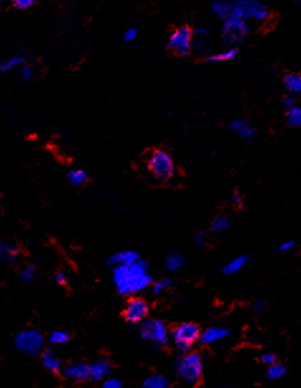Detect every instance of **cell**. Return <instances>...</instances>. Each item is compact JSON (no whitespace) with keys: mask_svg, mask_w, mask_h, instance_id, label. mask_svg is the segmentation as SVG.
Instances as JSON below:
<instances>
[{"mask_svg":"<svg viewBox=\"0 0 301 388\" xmlns=\"http://www.w3.org/2000/svg\"><path fill=\"white\" fill-rule=\"evenodd\" d=\"M113 284L122 296H136L148 288L153 282L148 263L138 260L131 265L113 267Z\"/></svg>","mask_w":301,"mask_h":388,"instance_id":"6da1fadb","label":"cell"},{"mask_svg":"<svg viewBox=\"0 0 301 388\" xmlns=\"http://www.w3.org/2000/svg\"><path fill=\"white\" fill-rule=\"evenodd\" d=\"M204 359L200 353L186 352L180 355L175 364L177 377L189 384L198 383L204 374Z\"/></svg>","mask_w":301,"mask_h":388,"instance_id":"7a4b0ae2","label":"cell"},{"mask_svg":"<svg viewBox=\"0 0 301 388\" xmlns=\"http://www.w3.org/2000/svg\"><path fill=\"white\" fill-rule=\"evenodd\" d=\"M139 336L144 341L155 344V346L163 347L170 341V330L167 325L160 319H148L146 317L138 324Z\"/></svg>","mask_w":301,"mask_h":388,"instance_id":"3957f363","label":"cell"},{"mask_svg":"<svg viewBox=\"0 0 301 388\" xmlns=\"http://www.w3.org/2000/svg\"><path fill=\"white\" fill-rule=\"evenodd\" d=\"M149 172L157 181L166 182L172 179L175 175L174 158L168 152L163 149H157L149 156L147 161Z\"/></svg>","mask_w":301,"mask_h":388,"instance_id":"277c9868","label":"cell"},{"mask_svg":"<svg viewBox=\"0 0 301 388\" xmlns=\"http://www.w3.org/2000/svg\"><path fill=\"white\" fill-rule=\"evenodd\" d=\"M200 331L199 325L193 322H181L172 329L170 336L177 349L181 353H186L192 350L193 346L199 341Z\"/></svg>","mask_w":301,"mask_h":388,"instance_id":"5b68a950","label":"cell"},{"mask_svg":"<svg viewBox=\"0 0 301 388\" xmlns=\"http://www.w3.org/2000/svg\"><path fill=\"white\" fill-rule=\"evenodd\" d=\"M268 17L267 8L263 7L258 0H235L233 5L232 18H238L244 21L256 19L265 20Z\"/></svg>","mask_w":301,"mask_h":388,"instance_id":"8992f818","label":"cell"},{"mask_svg":"<svg viewBox=\"0 0 301 388\" xmlns=\"http://www.w3.org/2000/svg\"><path fill=\"white\" fill-rule=\"evenodd\" d=\"M45 346V338L42 333L36 329L20 331L14 340V347L17 350L27 355H37L42 352Z\"/></svg>","mask_w":301,"mask_h":388,"instance_id":"52a82bcc","label":"cell"},{"mask_svg":"<svg viewBox=\"0 0 301 388\" xmlns=\"http://www.w3.org/2000/svg\"><path fill=\"white\" fill-rule=\"evenodd\" d=\"M193 34L190 27L181 26L175 29L168 38L167 47L179 56H189L191 53Z\"/></svg>","mask_w":301,"mask_h":388,"instance_id":"ba28073f","label":"cell"},{"mask_svg":"<svg viewBox=\"0 0 301 388\" xmlns=\"http://www.w3.org/2000/svg\"><path fill=\"white\" fill-rule=\"evenodd\" d=\"M247 33H248V26L246 21L238 18H229L224 20V26L222 28L223 43L227 46L241 45Z\"/></svg>","mask_w":301,"mask_h":388,"instance_id":"9c48e42d","label":"cell"},{"mask_svg":"<svg viewBox=\"0 0 301 388\" xmlns=\"http://www.w3.org/2000/svg\"><path fill=\"white\" fill-rule=\"evenodd\" d=\"M148 303L141 297H134V296H132V298L128 301L124 309V319L127 320V322L133 325H138L142 320L148 317Z\"/></svg>","mask_w":301,"mask_h":388,"instance_id":"30bf717a","label":"cell"},{"mask_svg":"<svg viewBox=\"0 0 301 388\" xmlns=\"http://www.w3.org/2000/svg\"><path fill=\"white\" fill-rule=\"evenodd\" d=\"M62 374L67 379L75 382H85L89 379V364L84 362H70L62 368Z\"/></svg>","mask_w":301,"mask_h":388,"instance_id":"8fae6325","label":"cell"},{"mask_svg":"<svg viewBox=\"0 0 301 388\" xmlns=\"http://www.w3.org/2000/svg\"><path fill=\"white\" fill-rule=\"evenodd\" d=\"M230 329L228 328H220V327H210L205 330L200 331V336H199V343L205 344H214L217 341L223 340V339L228 338L230 335Z\"/></svg>","mask_w":301,"mask_h":388,"instance_id":"7c38bea8","label":"cell"},{"mask_svg":"<svg viewBox=\"0 0 301 388\" xmlns=\"http://www.w3.org/2000/svg\"><path fill=\"white\" fill-rule=\"evenodd\" d=\"M112 372V365L106 358H100L89 365V379L93 382H101Z\"/></svg>","mask_w":301,"mask_h":388,"instance_id":"4fadbf2b","label":"cell"},{"mask_svg":"<svg viewBox=\"0 0 301 388\" xmlns=\"http://www.w3.org/2000/svg\"><path fill=\"white\" fill-rule=\"evenodd\" d=\"M138 260H141V255L137 250L133 249H127V250H122V252H117L115 254L110 255L107 258L106 263L110 267H115V266H120V265H131V263L137 262Z\"/></svg>","mask_w":301,"mask_h":388,"instance_id":"5bb4252c","label":"cell"},{"mask_svg":"<svg viewBox=\"0 0 301 388\" xmlns=\"http://www.w3.org/2000/svg\"><path fill=\"white\" fill-rule=\"evenodd\" d=\"M19 255L20 249L18 245L0 241V261L8 263V265H12V263L18 262Z\"/></svg>","mask_w":301,"mask_h":388,"instance_id":"9a60e30c","label":"cell"},{"mask_svg":"<svg viewBox=\"0 0 301 388\" xmlns=\"http://www.w3.org/2000/svg\"><path fill=\"white\" fill-rule=\"evenodd\" d=\"M230 129L234 132L236 136L247 139V141L253 139L254 136H256V129L253 128V125L244 119H236L230 123Z\"/></svg>","mask_w":301,"mask_h":388,"instance_id":"2e32d148","label":"cell"},{"mask_svg":"<svg viewBox=\"0 0 301 388\" xmlns=\"http://www.w3.org/2000/svg\"><path fill=\"white\" fill-rule=\"evenodd\" d=\"M235 0H213V12L218 18L227 20L232 18Z\"/></svg>","mask_w":301,"mask_h":388,"instance_id":"e0dca14e","label":"cell"},{"mask_svg":"<svg viewBox=\"0 0 301 388\" xmlns=\"http://www.w3.org/2000/svg\"><path fill=\"white\" fill-rule=\"evenodd\" d=\"M249 261V255L243 254V255H238V257L233 258L230 260L229 262L227 263L224 267L222 268V273L225 274V276H233V274L238 273L244 266L248 263Z\"/></svg>","mask_w":301,"mask_h":388,"instance_id":"ac0fdd59","label":"cell"},{"mask_svg":"<svg viewBox=\"0 0 301 388\" xmlns=\"http://www.w3.org/2000/svg\"><path fill=\"white\" fill-rule=\"evenodd\" d=\"M42 364L43 367L51 372L61 371V360L55 354L52 349H45L42 352Z\"/></svg>","mask_w":301,"mask_h":388,"instance_id":"d6986e66","label":"cell"},{"mask_svg":"<svg viewBox=\"0 0 301 388\" xmlns=\"http://www.w3.org/2000/svg\"><path fill=\"white\" fill-rule=\"evenodd\" d=\"M144 388H167L170 387V381L166 376L158 373H153L147 377L142 383Z\"/></svg>","mask_w":301,"mask_h":388,"instance_id":"ffe728a7","label":"cell"},{"mask_svg":"<svg viewBox=\"0 0 301 388\" xmlns=\"http://www.w3.org/2000/svg\"><path fill=\"white\" fill-rule=\"evenodd\" d=\"M89 179H90V176L85 169L74 168L67 172V181L70 182V185L76 186V187L85 185L89 181Z\"/></svg>","mask_w":301,"mask_h":388,"instance_id":"44dd1931","label":"cell"},{"mask_svg":"<svg viewBox=\"0 0 301 388\" xmlns=\"http://www.w3.org/2000/svg\"><path fill=\"white\" fill-rule=\"evenodd\" d=\"M267 371H266V377L271 381H278V379L284 378L287 373L286 365L281 364V363L275 362L273 364L267 365Z\"/></svg>","mask_w":301,"mask_h":388,"instance_id":"7402d4cb","label":"cell"},{"mask_svg":"<svg viewBox=\"0 0 301 388\" xmlns=\"http://www.w3.org/2000/svg\"><path fill=\"white\" fill-rule=\"evenodd\" d=\"M284 86L289 93L300 94L301 93V76L299 74H289L285 76Z\"/></svg>","mask_w":301,"mask_h":388,"instance_id":"603a6c76","label":"cell"},{"mask_svg":"<svg viewBox=\"0 0 301 388\" xmlns=\"http://www.w3.org/2000/svg\"><path fill=\"white\" fill-rule=\"evenodd\" d=\"M185 266V258L182 257L181 254L179 253H171L166 257L165 260V267L168 269V271L175 272L177 269L182 268Z\"/></svg>","mask_w":301,"mask_h":388,"instance_id":"cb8c5ba5","label":"cell"},{"mask_svg":"<svg viewBox=\"0 0 301 388\" xmlns=\"http://www.w3.org/2000/svg\"><path fill=\"white\" fill-rule=\"evenodd\" d=\"M236 53H238V48L232 47L229 48V50L224 51V52L217 53V55H209L208 58H206V62H208V63H215V62L233 60L236 56Z\"/></svg>","mask_w":301,"mask_h":388,"instance_id":"d4e9b609","label":"cell"},{"mask_svg":"<svg viewBox=\"0 0 301 388\" xmlns=\"http://www.w3.org/2000/svg\"><path fill=\"white\" fill-rule=\"evenodd\" d=\"M230 228V219L225 215H219L214 218L210 223V230L213 233H223Z\"/></svg>","mask_w":301,"mask_h":388,"instance_id":"484cf974","label":"cell"},{"mask_svg":"<svg viewBox=\"0 0 301 388\" xmlns=\"http://www.w3.org/2000/svg\"><path fill=\"white\" fill-rule=\"evenodd\" d=\"M286 123L292 128H299L301 125V109L296 105L290 107L286 114Z\"/></svg>","mask_w":301,"mask_h":388,"instance_id":"4316f807","label":"cell"},{"mask_svg":"<svg viewBox=\"0 0 301 388\" xmlns=\"http://www.w3.org/2000/svg\"><path fill=\"white\" fill-rule=\"evenodd\" d=\"M172 286V279L168 278V277H165V278H161L158 281H156L155 284L152 282L150 285V290H152L153 295H161L165 291H167L168 288Z\"/></svg>","mask_w":301,"mask_h":388,"instance_id":"83f0119b","label":"cell"},{"mask_svg":"<svg viewBox=\"0 0 301 388\" xmlns=\"http://www.w3.org/2000/svg\"><path fill=\"white\" fill-rule=\"evenodd\" d=\"M70 339H71V336H70L69 333L62 330H57L51 334L50 338H48V341H50L51 344H53V346H62V344L69 343Z\"/></svg>","mask_w":301,"mask_h":388,"instance_id":"f1b7e54d","label":"cell"},{"mask_svg":"<svg viewBox=\"0 0 301 388\" xmlns=\"http://www.w3.org/2000/svg\"><path fill=\"white\" fill-rule=\"evenodd\" d=\"M22 63H23V58L19 57V56H13V57L8 58V60H5L2 64H0V71L8 72L12 69H14V67L19 66V64Z\"/></svg>","mask_w":301,"mask_h":388,"instance_id":"f546056e","label":"cell"},{"mask_svg":"<svg viewBox=\"0 0 301 388\" xmlns=\"http://www.w3.org/2000/svg\"><path fill=\"white\" fill-rule=\"evenodd\" d=\"M34 276H36V267L33 265H28L22 269L20 279L23 282H26V284L31 282L34 278Z\"/></svg>","mask_w":301,"mask_h":388,"instance_id":"4dcf8cb0","label":"cell"},{"mask_svg":"<svg viewBox=\"0 0 301 388\" xmlns=\"http://www.w3.org/2000/svg\"><path fill=\"white\" fill-rule=\"evenodd\" d=\"M103 387L104 388H122L123 387V381H120L119 378H115V377H106L105 379H103Z\"/></svg>","mask_w":301,"mask_h":388,"instance_id":"1f68e13d","label":"cell"},{"mask_svg":"<svg viewBox=\"0 0 301 388\" xmlns=\"http://www.w3.org/2000/svg\"><path fill=\"white\" fill-rule=\"evenodd\" d=\"M267 301L263 300V298H258V300H254L253 303H252V311L254 312V314L260 315L262 314L263 311H265L266 309H267Z\"/></svg>","mask_w":301,"mask_h":388,"instance_id":"d6a6232c","label":"cell"},{"mask_svg":"<svg viewBox=\"0 0 301 388\" xmlns=\"http://www.w3.org/2000/svg\"><path fill=\"white\" fill-rule=\"evenodd\" d=\"M34 3H36V0H13V4L20 10L29 9V8L33 7Z\"/></svg>","mask_w":301,"mask_h":388,"instance_id":"836d02e7","label":"cell"},{"mask_svg":"<svg viewBox=\"0 0 301 388\" xmlns=\"http://www.w3.org/2000/svg\"><path fill=\"white\" fill-rule=\"evenodd\" d=\"M20 77L23 80H31L32 77H33V70H32L31 66H28V64H24V66L20 67Z\"/></svg>","mask_w":301,"mask_h":388,"instance_id":"e575fe53","label":"cell"},{"mask_svg":"<svg viewBox=\"0 0 301 388\" xmlns=\"http://www.w3.org/2000/svg\"><path fill=\"white\" fill-rule=\"evenodd\" d=\"M206 243V233L205 231H198V233L193 235V244L198 245V247H204Z\"/></svg>","mask_w":301,"mask_h":388,"instance_id":"d590c367","label":"cell"},{"mask_svg":"<svg viewBox=\"0 0 301 388\" xmlns=\"http://www.w3.org/2000/svg\"><path fill=\"white\" fill-rule=\"evenodd\" d=\"M275 362H277V357L272 353H266V354L261 355V363L265 365H270L273 364Z\"/></svg>","mask_w":301,"mask_h":388,"instance_id":"8d00e7d4","label":"cell"},{"mask_svg":"<svg viewBox=\"0 0 301 388\" xmlns=\"http://www.w3.org/2000/svg\"><path fill=\"white\" fill-rule=\"evenodd\" d=\"M137 34H138V32H137L136 28H128L123 34V38H124L125 42H133L137 38Z\"/></svg>","mask_w":301,"mask_h":388,"instance_id":"74e56055","label":"cell"},{"mask_svg":"<svg viewBox=\"0 0 301 388\" xmlns=\"http://www.w3.org/2000/svg\"><path fill=\"white\" fill-rule=\"evenodd\" d=\"M295 245H296V242L295 241H287V242H284V243L280 245L278 249H280V252H290Z\"/></svg>","mask_w":301,"mask_h":388,"instance_id":"f35d334b","label":"cell"},{"mask_svg":"<svg viewBox=\"0 0 301 388\" xmlns=\"http://www.w3.org/2000/svg\"><path fill=\"white\" fill-rule=\"evenodd\" d=\"M282 104H284L285 107H287V109H290V107H292L294 105H296V101H295V98L294 96H285L284 99H282Z\"/></svg>","mask_w":301,"mask_h":388,"instance_id":"ab89813d","label":"cell"},{"mask_svg":"<svg viewBox=\"0 0 301 388\" xmlns=\"http://www.w3.org/2000/svg\"><path fill=\"white\" fill-rule=\"evenodd\" d=\"M55 281L57 282L58 285H64L67 282V277L64 274V272H57L55 274Z\"/></svg>","mask_w":301,"mask_h":388,"instance_id":"60d3db41","label":"cell"},{"mask_svg":"<svg viewBox=\"0 0 301 388\" xmlns=\"http://www.w3.org/2000/svg\"><path fill=\"white\" fill-rule=\"evenodd\" d=\"M230 201H232L233 204L242 203V195L239 192H233L232 196H230Z\"/></svg>","mask_w":301,"mask_h":388,"instance_id":"b9f144b4","label":"cell"},{"mask_svg":"<svg viewBox=\"0 0 301 388\" xmlns=\"http://www.w3.org/2000/svg\"><path fill=\"white\" fill-rule=\"evenodd\" d=\"M296 2H297V3H300V2H301V0H296Z\"/></svg>","mask_w":301,"mask_h":388,"instance_id":"7bdbcfd3","label":"cell"},{"mask_svg":"<svg viewBox=\"0 0 301 388\" xmlns=\"http://www.w3.org/2000/svg\"><path fill=\"white\" fill-rule=\"evenodd\" d=\"M0 2H2V0H0Z\"/></svg>","mask_w":301,"mask_h":388,"instance_id":"ee69618b","label":"cell"}]
</instances>
